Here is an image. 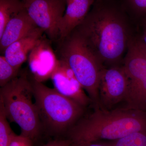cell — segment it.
<instances>
[{
  "label": "cell",
  "instance_id": "cell-11",
  "mask_svg": "<svg viewBox=\"0 0 146 146\" xmlns=\"http://www.w3.org/2000/svg\"><path fill=\"white\" fill-rule=\"evenodd\" d=\"M37 28L25 8L13 15L0 36L1 53L3 54L9 45L30 34Z\"/></svg>",
  "mask_w": 146,
  "mask_h": 146
},
{
  "label": "cell",
  "instance_id": "cell-22",
  "mask_svg": "<svg viewBox=\"0 0 146 146\" xmlns=\"http://www.w3.org/2000/svg\"><path fill=\"white\" fill-rule=\"evenodd\" d=\"M136 46L146 58V46L142 42H136Z\"/></svg>",
  "mask_w": 146,
  "mask_h": 146
},
{
  "label": "cell",
  "instance_id": "cell-6",
  "mask_svg": "<svg viewBox=\"0 0 146 146\" xmlns=\"http://www.w3.org/2000/svg\"><path fill=\"white\" fill-rule=\"evenodd\" d=\"M127 79L126 108L146 112V58L131 44L123 67Z\"/></svg>",
  "mask_w": 146,
  "mask_h": 146
},
{
  "label": "cell",
  "instance_id": "cell-13",
  "mask_svg": "<svg viewBox=\"0 0 146 146\" xmlns=\"http://www.w3.org/2000/svg\"><path fill=\"white\" fill-rule=\"evenodd\" d=\"M44 33L43 30L37 28L30 34L9 45L3 54L6 60L13 67L20 70L21 65L27 60L30 52L44 37Z\"/></svg>",
  "mask_w": 146,
  "mask_h": 146
},
{
  "label": "cell",
  "instance_id": "cell-2",
  "mask_svg": "<svg viewBox=\"0 0 146 146\" xmlns=\"http://www.w3.org/2000/svg\"><path fill=\"white\" fill-rule=\"evenodd\" d=\"M74 31L83 38L102 63L118 61L126 47L127 35L122 21L108 9L91 11Z\"/></svg>",
  "mask_w": 146,
  "mask_h": 146
},
{
  "label": "cell",
  "instance_id": "cell-19",
  "mask_svg": "<svg viewBox=\"0 0 146 146\" xmlns=\"http://www.w3.org/2000/svg\"><path fill=\"white\" fill-rule=\"evenodd\" d=\"M72 143V141L69 138L61 137L51 140L43 146H71Z\"/></svg>",
  "mask_w": 146,
  "mask_h": 146
},
{
  "label": "cell",
  "instance_id": "cell-21",
  "mask_svg": "<svg viewBox=\"0 0 146 146\" xmlns=\"http://www.w3.org/2000/svg\"><path fill=\"white\" fill-rule=\"evenodd\" d=\"M71 146H107L100 142H80L72 143Z\"/></svg>",
  "mask_w": 146,
  "mask_h": 146
},
{
  "label": "cell",
  "instance_id": "cell-14",
  "mask_svg": "<svg viewBox=\"0 0 146 146\" xmlns=\"http://www.w3.org/2000/svg\"><path fill=\"white\" fill-rule=\"evenodd\" d=\"M24 8L21 0H0V36L11 18Z\"/></svg>",
  "mask_w": 146,
  "mask_h": 146
},
{
  "label": "cell",
  "instance_id": "cell-9",
  "mask_svg": "<svg viewBox=\"0 0 146 146\" xmlns=\"http://www.w3.org/2000/svg\"><path fill=\"white\" fill-rule=\"evenodd\" d=\"M50 42L43 37L30 52L28 57L31 77L38 82H43L51 78L58 64V58Z\"/></svg>",
  "mask_w": 146,
  "mask_h": 146
},
{
  "label": "cell",
  "instance_id": "cell-18",
  "mask_svg": "<svg viewBox=\"0 0 146 146\" xmlns=\"http://www.w3.org/2000/svg\"><path fill=\"white\" fill-rule=\"evenodd\" d=\"M34 142L30 138L22 136L21 134H15L8 146H34Z\"/></svg>",
  "mask_w": 146,
  "mask_h": 146
},
{
  "label": "cell",
  "instance_id": "cell-25",
  "mask_svg": "<svg viewBox=\"0 0 146 146\" xmlns=\"http://www.w3.org/2000/svg\"><path fill=\"white\" fill-rule=\"evenodd\" d=\"M70 1V0H66V2H67L68 1Z\"/></svg>",
  "mask_w": 146,
  "mask_h": 146
},
{
  "label": "cell",
  "instance_id": "cell-15",
  "mask_svg": "<svg viewBox=\"0 0 146 146\" xmlns=\"http://www.w3.org/2000/svg\"><path fill=\"white\" fill-rule=\"evenodd\" d=\"M107 146H146V132H136L118 140L100 141Z\"/></svg>",
  "mask_w": 146,
  "mask_h": 146
},
{
  "label": "cell",
  "instance_id": "cell-12",
  "mask_svg": "<svg viewBox=\"0 0 146 146\" xmlns=\"http://www.w3.org/2000/svg\"><path fill=\"white\" fill-rule=\"evenodd\" d=\"M94 0H70L67 2L65 13L58 25L59 39L72 33L88 15Z\"/></svg>",
  "mask_w": 146,
  "mask_h": 146
},
{
  "label": "cell",
  "instance_id": "cell-8",
  "mask_svg": "<svg viewBox=\"0 0 146 146\" xmlns=\"http://www.w3.org/2000/svg\"><path fill=\"white\" fill-rule=\"evenodd\" d=\"M127 79L123 68H104L99 86L100 107L111 110L125 101L127 90Z\"/></svg>",
  "mask_w": 146,
  "mask_h": 146
},
{
  "label": "cell",
  "instance_id": "cell-10",
  "mask_svg": "<svg viewBox=\"0 0 146 146\" xmlns=\"http://www.w3.org/2000/svg\"><path fill=\"white\" fill-rule=\"evenodd\" d=\"M54 88L61 95L84 107L92 103L68 64L58 59L56 69L51 77Z\"/></svg>",
  "mask_w": 146,
  "mask_h": 146
},
{
  "label": "cell",
  "instance_id": "cell-16",
  "mask_svg": "<svg viewBox=\"0 0 146 146\" xmlns=\"http://www.w3.org/2000/svg\"><path fill=\"white\" fill-rule=\"evenodd\" d=\"M3 103L0 101V146H8L16 133L9 123Z\"/></svg>",
  "mask_w": 146,
  "mask_h": 146
},
{
  "label": "cell",
  "instance_id": "cell-24",
  "mask_svg": "<svg viewBox=\"0 0 146 146\" xmlns=\"http://www.w3.org/2000/svg\"><path fill=\"white\" fill-rule=\"evenodd\" d=\"M21 1H23V2H25V1H26V0H21Z\"/></svg>",
  "mask_w": 146,
  "mask_h": 146
},
{
  "label": "cell",
  "instance_id": "cell-1",
  "mask_svg": "<svg viewBox=\"0 0 146 146\" xmlns=\"http://www.w3.org/2000/svg\"><path fill=\"white\" fill-rule=\"evenodd\" d=\"M136 132H146V112L126 107H98L79 120L65 137L72 143L112 141Z\"/></svg>",
  "mask_w": 146,
  "mask_h": 146
},
{
  "label": "cell",
  "instance_id": "cell-5",
  "mask_svg": "<svg viewBox=\"0 0 146 146\" xmlns=\"http://www.w3.org/2000/svg\"><path fill=\"white\" fill-rule=\"evenodd\" d=\"M57 42L58 59L71 68L95 107H100L99 86L104 68L102 63L75 31Z\"/></svg>",
  "mask_w": 146,
  "mask_h": 146
},
{
  "label": "cell",
  "instance_id": "cell-3",
  "mask_svg": "<svg viewBox=\"0 0 146 146\" xmlns=\"http://www.w3.org/2000/svg\"><path fill=\"white\" fill-rule=\"evenodd\" d=\"M35 103L46 134L65 137L80 119L84 107L31 77Z\"/></svg>",
  "mask_w": 146,
  "mask_h": 146
},
{
  "label": "cell",
  "instance_id": "cell-23",
  "mask_svg": "<svg viewBox=\"0 0 146 146\" xmlns=\"http://www.w3.org/2000/svg\"><path fill=\"white\" fill-rule=\"evenodd\" d=\"M142 42L146 46V30L145 34H144L143 37V41Z\"/></svg>",
  "mask_w": 146,
  "mask_h": 146
},
{
  "label": "cell",
  "instance_id": "cell-7",
  "mask_svg": "<svg viewBox=\"0 0 146 146\" xmlns=\"http://www.w3.org/2000/svg\"><path fill=\"white\" fill-rule=\"evenodd\" d=\"M25 8L36 26L51 41L59 39L58 25L65 13L66 0H26Z\"/></svg>",
  "mask_w": 146,
  "mask_h": 146
},
{
  "label": "cell",
  "instance_id": "cell-20",
  "mask_svg": "<svg viewBox=\"0 0 146 146\" xmlns=\"http://www.w3.org/2000/svg\"><path fill=\"white\" fill-rule=\"evenodd\" d=\"M132 5L138 10L146 11V0H130Z\"/></svg>",
  "mask_w": 146,
  "mask_h": 146
},
{
  "label": "cell",
  "instance_id": "cell-17",
  "mask_svg": "<svg viewBox=\"0 0 146 146\" xmlns=\"http://www.w3.org/2000/svg\"><path fill=\"white\" fill-rule=\"evenodd\" d=\"M19 70L12 66L4 55L0 56V86H5L18 76Z\"/></svg>",
  "mask_w": 146,
  "mask_h": 146
},
{
  "label": "cell",
  "instance_id": "cell-4",
  "mask_svg": "<svg viewBox=\"0 0 146 146\" xmlns=\"http://www.w3.org/2000/svg\"><path fill=\"white\" fill-rule=\"evenodd\" d=\"M33 98L31 80L26 73L17 76L0 89V101L7 119L20 127L21 135L35 143L45 132Z\"/></svg>",
  "mask_w": 146,
  "mask_h": 146
}]
</instances>
